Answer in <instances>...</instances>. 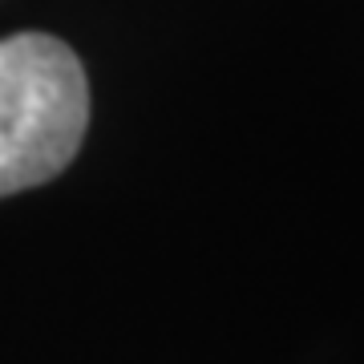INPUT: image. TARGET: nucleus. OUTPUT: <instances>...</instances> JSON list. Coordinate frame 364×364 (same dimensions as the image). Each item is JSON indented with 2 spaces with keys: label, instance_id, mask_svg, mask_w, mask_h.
I'll use <instances>...</instances> for the list:
<instances>
[{
  "label": "nucleus",
  "instance_id": "1",
  "mask_svg": "<svg viewBox=\"0 0 364 364\" xmlns=\"http://www.w3.org/2000/svg\"><path fill=\"white\" fill-rule=\"evenodd\" d=\"M90 130V81L49 33L0 41V198L57 178Z\"/></svg>",
  "mask_w": 364,
  "mask_h": 364
}]
</instances>
